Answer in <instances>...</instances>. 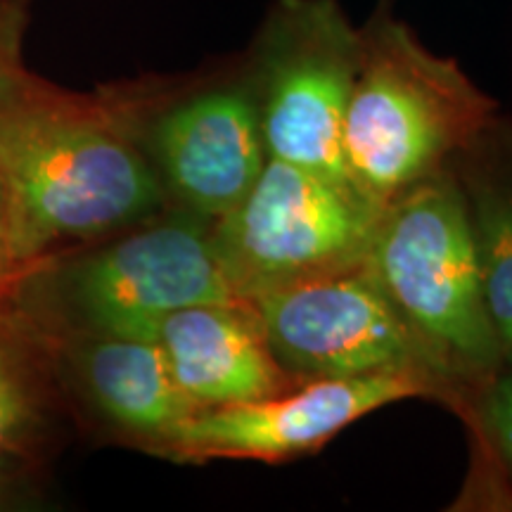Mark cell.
I'll return each instance as SVG.
<instances>
[{"mask_svg":"<svg viewBox=\"0 0 512 512\" xmlns=\"http://www.w3.org/2000/svg\"><path fill=\"white\" fill-rule=\"evenodd\" d=\"M498 114L456 60L432 53L387 3L361 27L342 128L344 174L377 207L448 169Z\"/></svg>","mask_w":512,"mask_h":512,"instance_id":"7a4b0ae2","label":"cell"},{"mask_svg":"<svg viewBox=\"0 0 512 512\" xmlns=\"http://www.w3.org/2000/svg\"><path fill=\"white\" fill-rule=\"evenodd\" d=\"M268 347L297 384L418 375L456 411L465 403L384 294L368 256L252 299Z\"/></svg>","mask_w":512,"mask_h":512,"instance_id":"8992f818","label":"cell"},{"mask_svg":"<svg viewBox=\"0 0 512 512\" xmlns=\"http://www.w3.org/2000/svg\"><path fill=\"white\" fill-rule=\"evenodd\" d=\"M448 169L465 195L486 302L512 361V119L496 114Z\"/></svg>","mask_w":512,"mask_h":512,"instance_id":"7c38bea8","label":"cell"},{"mask_svg":"<svg viewBox=\"0 0 512 512\" xmlns=\"http://www.w3.org/2000/svg\"><path fill=\"white\" fill-rule=\"evenodd\" d=\"M79 368L98 411L155 453L200 411L178 387L157 339L98 335L81 349Z\"/></svg>","mask_w":512,"mask_h":512,"instance_id":"8fae6325","label":"cell"},{"mask_svg":"<svg viewBox=\"0 0 512 512\" xmlns=\"http://www.w3.org/2000/svg\"><path fill=\"white\" fill-rule=\"evenodd\" d=\"M406 399H441L418 375H366L304 382L268 399L200 408L162 456L176 463L261 460L283 463L316 453L356 420Z\"/></svg>","mask_w":512,"mask_h":512,"instance_id":"ba28073f","label":"cell"},{"mask_svg":"<svg viewBox=\"0 0 512 512\" xmlns=\"http://www.w3.org/2000/svg\"><path fill=\"white\" fill-rule=\"evenodd\" d=\"M155 339L197 408L259 401L297 387L273 356L249 302L174 311L159 320Z\"/></svg>","mask_w":512,"mask_h":512,"instance_id":"30bf717a","label":"cell"},{"mask_svg":"<svg viewBox=\"0 0 512 512\" xmlns=\"http://www.w3.org/2000/svg\"><path fill=\"white\" fill-rule=\"evenodd\" d=\"M164 183L185 209L219 221L249 195L268 162L245 72L185 95L155 124Z\"/></svg>","mask_w":512,"mask_h":512,"instance_id":"9c48e42d","label":"cell"},{"mask_svg":"<svg viewBox=\"0 0 512 512\" xmlns=\"http://www.w3.org/2000/svg\"><path fill=\"white\" fill-rule=\"evenodd\" d=\"M472 420L512 477V361L486 382L472 401Z\"/></svg>","mask_w":512,"mask_h":512,"instance_id":"5bb4252c","label":"cell"},{"mask_svg":"<svg viewBox=\"0 0 512 512\" xmlns=\"http://www.w3.org/2000/svg\"><path fill=\"white\" fill-rule=\"evenodd\" d=\"M214 223L185 209L100 249L72 268L69 297L100 335L145 339L174 311L245 302L223 271Z\"/></svg>","mask_w":512,"mask_h":512,"instance_id":"52a82bcc","label":"cell"},{"mask_svg":"<svg viewBox=\"0 0 512 512\" xmlns=\"http://www.w3.org/2000/svg\"><path fill=\"white\" fill-rule=\"evenodd\" d=\"M12 292L0 297V463H19L46 425L55 358L50 332Z\"/></svg>","mask_w":512,"mask_h":512,"instance_id":"4fadbf2b","label":"cell"},{"mask_svg":"<svg viewBox=\"0 0 512 512\" xmlns=\"http://www.w3.org/2000/svg\"><path fill=\"white\" fill-rule=\"evenodd\" d=\"M368 261L439 375L472 401L505 363L465 195L451 169L384 204Z\"/></svg>","mask_w":512,"mask_h":512,"instance_id":"3957f363","label":"cell"},{"mask_svg":"<svg viewBox=\"0 0 512 512\" xmlns=\"http://www.w3.org/2000/svg\"><path fill=\"white\" fill-rule=\"evenodd\" d=\"M358 67L361 27L339 0H275L242 67L268 157L347 178L342 128Z\"/></svg>","mask_w":512,"mask_h":512,"instance_id":"277c9868","label":"cell"},{"mask_svg":"<svg viewBox=\"0 0 512 512\" xmlns=\"http://www.w3.org/2000/svg\"><path fill=\"white\" fill-rule=\"evenodd\" d=\"M5 230V195H3V185H0V238H3Z\"/></svg>","mask_w":512,"mask_h":512,"instance_id":"ac0fdd59","label":"cell"},{"mask_svg":"<svg viewBox=\"0 0 512 512\" xmlns=\"http://www.w3.org/2000/svg\"><path fill=\"white\" fill-rule=\"evenodd\" d=\"M31 19V0H0V95L27 74L24 36Z\"/></svg>","mask_w":512,"mask_h":512,"instance_id":"9a60e30c","label":"cell"},{"mask_svg":"<svg viewBox=\"0 0 512 512\" xmlns=\"http://www.w3.org/2000/svg\"><path fill=\"white\" fill-rule=\"evenodd\" d=\"M17 465L19 463H0V505L8 501L12 489L17 484Z\"/></svg>","mask_w":512,"mask_h":512,"instance_id":"e0dca14e","label":"cell"},{"mask_svg":"<svg viewBox=\"0 0 512 512\" xmlns=\"http://www.w3.org/2000/svg\"><path fill=\"white\" fill-rule=\"evenodd\" d=\"M34 268L36 264H24V261L15 259V254L10 252V247L0 238V297L15 290L17 280L22 275H29Z\"/></svg>","mask_w":512,"mask_h":512,"instance_id":"2e32d148","label":"cell"},{"mask_svg":"<svg viewBox=\"0 0 512 512\" xmlns=\"http://www.w3.org/2000/svg\"><path fill=\"white\" fill-rule=\"evenodd\" d=\"M382 207L347 178L268 157L259 181L214 223L216 249L245 302L366 259Z\"/></svg>","mask_w":512,"mask_h":512,"instance_id":"5b68a950","label":"cell"},{"mask_svg":"<svg viewBox=\"0 0 512 512\" xmlns=\"http://www.w3.org/2000/svg\"><path fill=\"white\" fill-rule=\"evenodd\" d=\"M140 102L69 93L24 74L0 95L3 240L24 264L155 214L164 183L140 150Z\"/></svg>","mask_w":512,"mask_h":512,"instance_id":"6da1fadb","label":"cell"}]
</instances>
